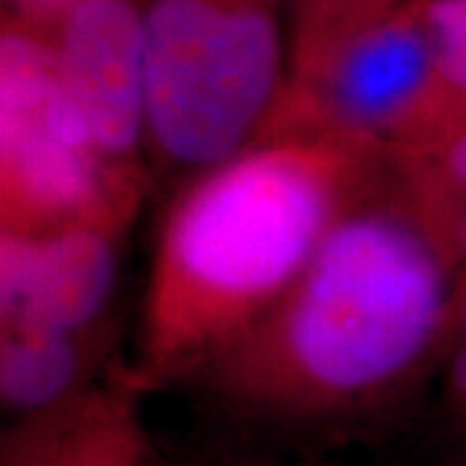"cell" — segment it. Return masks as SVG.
Listing matches in <instances>:
<instances>
[{
	"mask_svg": "<svg viewBox=\"0 0 466 466\" xmlns=\"http://www.w3.org/2000/svg\"><path fill=\"white\" fill-rule=\"evenodd\" d=\"M143 189L119 179L67 94L47 29L0 21V233L125 231Z\"/></svg>",
	"mask_w": 466,
	"mask_h": 466,
	"instance_id": "4",
	"label": "cell"
},
{
	"mask_svg": "<svg viewBox=\"0 0 466 466\" xmlns=\"http://www.w3.org/2000/svg\"><path fill=\"white\" fill-rule=\"evenodd\" d=\"M435 60L466 112V0H417Z\"/></svg>",
	"mask_w": 466,
	"mask_h": 466,
	"instance_id": "13",
	"label": "cell"
},
{
	"mask_svg": "<svg viewBox=\"0 0 466 466\" xmlns=\"http://www.w3.org/2000/svg\"><path fill=\"white\" fill-rule=\"evenodd\" d=\"M386 156L324 133H278L195 177L153 249L130 381L198 376L288 293Z\"/></svg>",
	"mask_w": 466,
	"mask_h": 466,
	"instance_id": "2",
	"label": "cell"
},
{
	"mask_svg": "<svg viewBox=\"0 0 466 466\" xmlns=\"http://www.w3.org/2000/svg\"><path fill=\"white\" fill-rule=\"evenodd\" d=\"M119 236L104 226L0 233V324L91 337L115 299Z\"/></svg>",
	"mask_w": 466,
	"mask_h": 466,
	"instance_id": "7",
	"label": "cell"
},
{
	"mask_svg": "<svg viewBox=\"0 0 466 466\" xmlns=\"http://www.w3.org/2000/svg\"><path fill=\"white\" fill-rule=\"evenodd\" d=\"M148 156L200 177L267 133L290 84L285 0H143Z\"/></svg>",
	"mask_w": 466,
	"mask_h": 466,
	"instance_id": "3",
	"label": "cell"
},
{
	"mask_svg": "<svg viewBox=\"0 0 466 466\" xmlns=\"http://www.w3.org/2000/svg\"><path fill=\"white\" fill-rule=\"evenodd\" d=\"M404 0H285L290 84L311 81L352 36L391 16Z\"/></svg>",
	"mask_w": 466,
	"mask_h": 466,
	"instance_id": "11",
	"label": "cell"
},
{
	"mask_svg": "<svg viewBox=\"0 0 466 466\" xmlns=\"http://www.w3.org/2000/svg\"><path fill=\"white\" fill-rule=\"evenodd\" d=\"M433 381L438 383V400L449 431L464 449L466 459V272L456 280ZM461 466H466V461Z\"/></svg>",
	"mask_w": 466,
	"mask_h": 466,
	"instance_id": "12",
	"label": "cell"
},
{
	"mask_svg": "<svg viewBox=\"0 0 466 466\" xmlns=\"http://www.w3.org/2000/svg\"><path fill=\"white\" fill-rule=\"evenodd\" d=\"M464 125V106L443 81L420 3L404 0L339 47L311 81L288 84L262 137L324 133L389 156Z\"/></svg>",
	"mask_w": 466,
	"mask_h": 466,
	"instance_id": "5",
	"label": "cell"
},
{
	"mask_svg": "<svg viewBox=\"0 0 466 466\" xmlns=\"http://www.w3.org/2000/svg\"><path fill=\"white\" fill-rule=\"evenodd\" d=\"M0 397L21 422L86 394L91 337L0 324Z\"/></svg>",
	"mask_w": 466,
	"mask_h": 466,
	"instance_id": "9",
	"label": "cell"
},
{
	"mask_svg": "<svg viewBox=\"0 0 466 466\" xmlns=\"http://www.w3.org/2000/svg\"><path fill=\"white\" fill-rule=\"evenodd\" d=\"M456 280L386 164L283 299L198 376L254 412H366L433 379Z\"/></svg>",
	"mask_w": 466,
	"mask_h": 466,
	"instance_id": "1",
	"label": "cell"
},
{
	"mask_svg": "<svg viewBox=\"0 0 466 466\" xmlns=\"http://www.w3.org/2000/svg\"><path fill=\"white\" fill-rule=\"evenodd\" d=\"M130 376L119 386L86 391L66 407L21 422L5 466H143Z\"/></svg>",
	"mask_w": 466,
	"mask_h": 466,
	"instance_id": "8",
	"label": "cell"
},
{
	"mask_svg": "<svg viewBox=\"0 0 466 466\" xmlns=\"http://www.w3.org/2000/svg\"><path fill=\"white\" fill-rule=\"evenodd\" d=\"M391 179L433 236L438 249L466 272V125L433 143L386 156Z\"/></svg>",
	"mask_w": 466,
	"mask_h": 466,
	"instance_id": "10",
	"label": "cell"
},
{
	"mask_svg": "<svg viewBox=\"0 0 466 466\" xmlns=\"http://www.w3.org/2000/svg\"><path fill=\"white\" fill-rule=\"evenodd\" d=\"M73 3L78 0H3V16L18 18L39 29H50Z\"/></svg>",
	"mask_w": 466,
	"mask_h": 466,
	"instance_id": "14",
	"label": "cell"
},
{
	"mask_svg": "<svg viewBox=\"0 0 466 466\" xmlns=\"http://www.w3.org/2000/svg\"><path fill=\"white\" fill-rule=\"evenodd\" d=\"M67 94L119 179L148 184V84L143 0H78L52 24Z\"/></svg>",
	"mask_w": 466,
	"mask_h": 466,
	"instance_id": "6",
	"label": "cell"
}]
</instances>
